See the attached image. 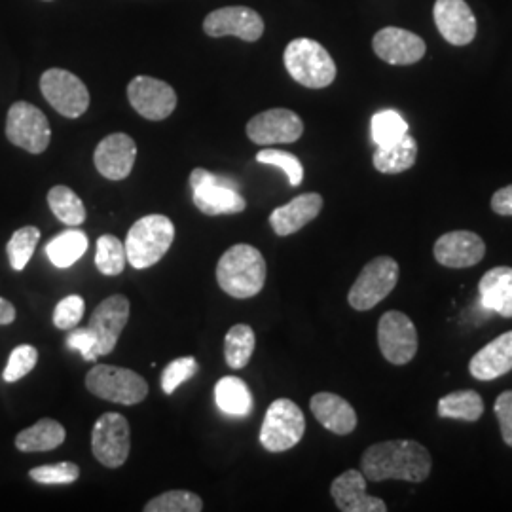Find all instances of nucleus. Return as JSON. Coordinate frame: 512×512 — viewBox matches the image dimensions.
<instances>
[{"label":"nucleus","instance_id":"nucleus-36","mask_svg":"<svg viewBox=\"0 0 512 512\" xmlns=\"http://www.w3.org/2000/svg\"><path fill=\"white\" fill-rule=\"evenodd\" d=\"M203 501L200 495L186 490H171L150 499L145 505V512H200Z\"/></svg>","mask_w":512,"mask_h":512},{"label":"nucleus","instance_id":"nucleus-20","mask_svg":"<svg viewBox=\"0 0 512 512\" xmlns=\"http://www.w3.org/2000/svg\"><path fill=\"white\" fill-rule=\"evenodd\" d=\"M374 54L389 65H414L425 55V42L412 31L385 27L372 38Z\"/></svg>","mask_w":512,"mask_h":512},{"label":"nucleus","instance_id":"nucleus-28","mask_svg":"<svg viewBox=\"0 0 512 512\" xmlns=\"http://www.w3.org/2000/svg\"><path fill=\"white\" fill-rule=\"evenodd\" d=\"M215 401L226 416L245 418L253 412V393L236 376H224L215 385Z\"/></svg>","mask_w":512,"mask_h":512},{"label":"nucleus","instance_id":"nucleus-5","mask_svg":"<svg viewBox=\"0 0 512 512\" xmlns=\"http://www.w3.org/2000/svg\"><path fill=\"white\" fill-rule=\"evenodd\" d=\"M190 188L194 205L203 215H236L243 213L247 207L245 198L239 194V184L234 179L215 175L203 167H196L190 173Z\"/></svg>","mask_w":512,"mask_h":512},{"label":"nucleus","instance_id":"nucleus-29","mask_svg":"<svg viewBox=\"0 0 512 512\" xmlns=\"http://www.w3.org/2000/svg\"><path fill=\"white\" fill-rule=\"evenodd\" d=\"M88 251V236L76 228H69L55 236L46 245V255L57 268H69Z\"/></svg>","mask_w":512,"mask_h":512},{"label":"nucleus","instance_id":"nucleus-10","mask_svg":"<svg viewBox=\"0 0 512 512\" xmlns=\"http://www.w3.org/2000/svg\"><path fill=\"white\" fill-rule=\"evenodd\" d=\"M40 92L44 99L65 118H80L90 107L86 84L65 69H48L40 76Z\"/></svg>","mask_w":512,"mask_h":512},{"label":"nucleus","instance_id":"nucleus-34","mask_svg":"<svg viewBox=\"0 0 512 512\" xmlns=\"http://www.w3.org/2000/svg\"><path fill=\"white\" fill-rule=\"evenodd\" d=\"M408 133V124L397 110H382L372 116V139L376 147H391Z\"/></svg>","mask_w":512,"mask_h":512},{"label":"nucleus","instance_id":"nucleus-43","mask_svg":"<svg viewBox=\"0 0 512 512\" xmlns=\"http://www.w3.org/2000/svg\"><path fill=\"white\" fill-rule=\"evenodd\" d=\"M495 416L501 427V437L512 448V391H503L495 401Z\"/></svg>","mask_w":512,"mask_h":512},{"label":"nucleus","instance_id":"nucleus-44","mask_svg":"<svg viewBox=\"0 0 512 512\" xmlns=\"http://www.w3.org/2000/svg\"><path fill=\"white\" fill-rule=\"evenodd\" d=\"M492 209L499 217H512V184L495 192L492 196Z\"/></svg>","mask_w":512,"mask_h":512},{"label":"nucleus","instance_id":"nucleus-11","mask_svg":"<svg viewBox=\"0 0 512 512\" xmlns=\"http://www.w3.org/2000/svg\"><path fill=\"white\" fill-rule=\"evenodd\" d=\"M378 346L391 365H408L420 348L418 330L403 311H387L378 323Z\"/></svg>","mask_w":512,"mask_h":512},{"label":"nucleus","instance_id":"nucleus-39","mask_svg":"<svg viewBox=\"0 0 512 512\" xmlns=\"http://www.w3.org/2000/svg\"><path fill=\"white\" fill-rule=\"evenodd\" d=\"M38 363V351L33 346H18L10 353V359H8V365L2 372V378L6 384H14L19 382L21 378H25L29 372H33V368Z\"/></svg>","mask_w":512,"mask_h":512},{"label":"nucleus","instance_id":"nucleus-19","mask_svg":"<svg viewBox=\"0 0 512 512\" xmlns=\"http://www.w3.org/2000/svg\"><path fill=\"white\" fill-rule=\"evenodd\" d=\"M433 16L442 38L452 46H467L476 37V18L465 0H437Z\"/></svg>","mask_w":512,"mask_h":512},{"label":"nucleus","instance_id":"nucleus-24","mask_svg":"<svg viewBox=\"0 0 512 512\" xmlns=\"http://www.w3.org/2000/svg\"><path fill=\"white\" fill-rule=\"evenodd\" d=\"M311 414L334 435H349L357 427V412L351 404L334 393H317L310 401Z\"/></svg>","mask_w":512,"mask_h":512},{"label":"nucleus","instance_id":"nucleus-42","mask_svg":"<svg viewBox=\"0 0 512 512\" xmlns=\"http://www.w3.org/2000/svg\"><path fill=\"white\" fill-rule=\"evenodd\" d=\"M67 346L69 348L74 349V351H78L86 361H97V336L93 334V330L90 327H86V329H76L74 327L71 332H69V338H67Z\"/></svg>","mask_w":512,"mask_h":512},{"label":"nucleus","instance_id":"nucleus-21","mask_svg":"<svg viewBox=\"0 0 512 512\" xmlns=\"http://www.w3.org/2000/svg\"><path fill=\"white\" fill-rule=\"evenodd\" d=\"M330 495L342 512H385L384 499L366 494V478L361 471L349 469L334 478L330 484Z\"/></svg>","mask_w":512,"mask_h":512},{"label":"nucleus","instance_id":"nucleus-1","mask_svg":"<svg viewBox=\"0 0 512 512\" xmlns=\"http://www.w3.org/2000/svg\"><path fill=\"white\" fill-rule=\"evenodd\" d=\"M433 458L416 440H385L366 448L361 473L366 480H406L420 484L431 475Z\"/></svg>","mask_w":512,"mask_h":512},{"label":"nucleus","instance_id":"nucleus-15","mask_svg":"<svg viewBox=\"0 0 512 512\" xmlns=\"http://www.w3.org/2000/svg\"><path fill=\"white\" fill-rule=\"evenodd\" d=\"M203 31L213 38L238 37L245 42H256L264 35V19L253 8L226 6L205 18Z\"/></svg>","mask_w":512,"mask_h":512},{"label":"nucleus","instance_id":"nucleus-23","mask_svg":"<svg viewBox=\"0 0 512 512\" xmlns=\"http://www.w3.org/2000/svg\"><path fill=\"white\" fill-rule=\"evenodd\" d=\"M512 370V330L497 336L475 353L469 363L471 376L480 382H492Z\"/></svg>","mask_w":512,"mask_h":512},{"label":"nucleus","instance_id":"nucleus-41","mask_svg":"<svg viewBox=\"0 0 512 512\" xmlns=\"http://www.w3.org/2000/svg\"><path fill=\"white\" fill-rule=\"evenodd\" d=\"M86 302L82 296L71 294L63 298L54 311V325L59 330H73L84 317Z\"/></svg>","mask_w":512,"mask_h":512},{"label":"nucleus","instance_id":"nucleus-8","mask_svg":"<svg viewBox=\"0 0 512 512\" xmlns=\"http://www.w3.org/2000/svg\"><path fill=\"white\" fill-rule=\"evenodd\" d=\"M399 281V264L391 256H376L361 270L349 289L348 302L353 310L368 311L385 300Z\"/></svg>","mask_w":512,"mask_h":512},{"label":"nucleus","instance_id":"nucleus-9","mask_svg":"<svg viewBox=\"0 0 512 512\" xmlns=\"http://www.w3.org/2000/svg\"><path fill=\"white\" fill-rule=\"evenodd\" d=\"M6 137L14 147L29 154H42L50 147L52 128L42 110L27 101H18L8 110Z\"/></svg>","mask_w":512,"mask_h":512},{"label":"nucleus","instance_id":"nucleus-2","mask_svg":"<svg viewBox=\"0 0 512 512\" xmlns=\"http://www.w3.org/2000/svg\"><path fill=\"white\" fill-rule=\"evenodd\" d=\"M266 260L262 253L247 243H238L220 256L217 264V283L220 289L234 298H253L264 289Z\"/></svg>","mask_w":512,"mask_h":512},{"label":"nucleus","instance_id":"nucleus-38","mask_svg":"<svg viewBox=\"0 0 512 512\" xmlns=\"http://www.w3.org/2000/svg\"><path fill=\"white\" fill-rule=\"evenodd\" d=\"M29 476L44 486H65L73 484L80 476V467L71 461H61L55 465H42L29 471Z\"/></svg>","mask_w":512,"mask_h":512},{"label":"nucleus","instance_id":"nucleus-4","mask_svg":"<svg viewBox=\"0 0 512 512\" xmlns=\"http://www.w3.org/2000/svg\"><path fill=\"white\" fill-rule=\"evenodd\" d=\"M283 61L294 82L310 90H323L336 78V63L329 52L311 38H296L289 42Z\"/></svg>","mask_w":512,"mask_h":512},{"label":"nucleus","instance_id":"nucleus-14","mask_svg":"<svg viewBox=\"0 0 512 512\" xmlns=\"http://www.w3.org/2000/svg\"><path fill=\"white\" fill-rule=\"evenodd\" d=\"M128 99L133 109L152 122L169 118L177 107L175 90L164 80L152 76H135L129 82Z\"/></svg>","mask_w":512,"mask_h":512},{"label":"nucleus","instance_id":"nucleus-6","mask_svg":"<svg viewBox=\"0 0 512 512\" xmlns=\"http://www.w3.org/2000/svg\"><path fill=\"white\" fill-rule=\"evenodd\" d=\"M86 387L103 401L126 406L143 403L148 395L147 380L122 366H93L86 376Z\"/></svg>","mask_w":512,"mask_h":512},{"label":"nucleus","instance_id":"nucleus-25","mask_svg":"<svg viewBox=\"0 0 512 512\" xmlns=\"http://www.w3.org/2000/svg\"><path fill=\"white\" fill-rule=\"evenodd\" d=\"M480 300L484 308L499 313L505 319L512 317V268L497 266L482 275L478 281Z\"/></svg>","mask_w":512,"mask_h":512},{"label":"nucleus","instance_id":"nucleus-40","mask_svg":"<svg viewBox=\"0 0 512 512\" xmlns=\"http://www.w3.org/2000/svg\"><path fill=\"white\" fill-rule=\"evenodd\" d=\"M198 368L200 366L194 357H181V359L171 361L169 365L165 366L164 372H162V382H160L165 395H173L184 382L194 378Z\"/></svg>","mask_w":512,"mask_h":512},{"label":"nucleus","instance_id":"nucleus-3","mask_svg":"<svg viewBox=\"0 0 512 512\" xmlns=\"http://www.w3.org/2000/svg\"><path fill=\"white\" fill-rule=\"evenodd\" d=\"M175 239V224L165 215H147L129 228L126 255L135 270L158 264Z\"/></svg>","mask_w":512,"mask_h":512},{"label":"nucleus","instance_id":"nucleus-18","mask_svg":"<svg viewBox=\"0 0 512 512\" xmlns=\"http://www.w3.org/2000/svg\"><path fill=\"white\" fill-rule=\"evenodd\" d=\"M433 255L437 262L446 268H471L486 255V243L475 232L454 230L437 239Z\"/></svg>","mask_w":512,"mask_h":512},{"label":"nucleus","instance_id":"nucleus-37","mask_svg":"<svg viewBox=\"0 0 512 512\" xmlns=\"http://www.w3.org/2000/svg\"><path fill=\"white\" fill-rule=\"evenodd\" d=\"M256 162L258 164L274 165L279 167L291 186H300L304 181V167L302 162L291 154V152H283V150H275V148H264L256 154Z\"/></svg>","mask_w":512,"mask_h":512},{"label":"nucleus","instance_id":"nucleus-27","mask_svg":"<svg viewBox=\"0 0 512 512\" xmlns=\"http://www.w3.org/2000/svg\"><path fill=\"white\" fill-rule=\"evenodd\" d=\"M65 427L59 421L44 418L23 429L16 437V448L19 452H50L65 442Z\"/></svg>","mask_w":512,"mask_h":512},{"label":"nucleus","instance_id":"nucleus-17","mask_svg":"<svg viewBox=\"0 0 512 512\" xmlns=\"http://www.w3.org/2000/svg\"><path fill=\"white\" fill-rule=\"evenodd\" d=\"M137 158V145L126 133L107 135L93 154V164L97 171L109 181L128 179Z\"/></svg>","mask_w":512,"mask_h":512},{"label":"nucleus","instance_id":"nucleus-13","mask_svg":"<svg viewBox=\"0 0 512 512\" xmlns=\"http://www.w3.org/2000/svg\"><path fill=\"white\" fill-rule=\"evenodd\" d=\"M304 133L302 118L289 109H270L256 114L247 124V137L260 147L296 143Z\"/></svg>","mask_w":512,"mask_h":512},{"label":"nucleus","instance_id":"nucleus-22","mask_svg":"<svg viewBox=\"0 0 512 512\" xmlns=\"http://www.w3.org/2000/svg\"><path fill=\"white\" fill-rule=\"evenodd\" d=\"M323 209V196L308 192L302 196H296L294 200L277 207L270 215V226L274 228L275 234L285 238L294 232L302 230L311 220L317 219Z\"/></svg>","mask_w":512,"mask_h":512},{"label":"nucleus","instance_id":"nucleus-31","mask_svg":"<svg viewBox=\"0 0 512 512\" xmlns=\"http://www.w3.org/2000/svg\"><path fill=\"white\" fill-rule=\"evenodd\" d=\"M48 205L57 220L67 224L69 228H76L86 220V207L84 202L76 196V192L69 186L57 184L48 192Z\"/></svg>","mask_w":512,"mask_h":512},{"label":"nucleus","instance_id":"nucleus-33","mask_svg":"<svg viewBox=\"0 0 512 512\" xmlns=\"http://www.w3.org/2000/svg\"><path fill=\"white\" fill-rule=\"evenodd\" d=\"M128 264L126 245L114 236L105 234L97 239V253H95V266L103 275H120Z\"/></svg>","mask_w":512,"mask_h":512},{"label":"nucleus","instance_id":"nucleus-35","mask_svg":"<svg viewBox=\"0 0 512 512\" xmlns=\"http://www.w3.org/2000/svg\"><path fill=\"white\" fill-rule=\"evenodd\" d=\"M38 239H40V230L35 226H23L14 232V236L8 241L6 245V253H8V260L10 266L21 272L27 268L31 256L37 249Z\"/></svg>","mask_w":512,"mask_h":512},{"label":"nucleus","instance_id":"nucleus-32","mask_svg":"<svg viewBox=\"0 0 512 512\" xmlns=\"http://www.w3.org/2000/svg\"><path fill=\"white\" fill-rule=\"evenodd\" d=\"M255 330L249 325H234L224 340V359L230 368L241 370L249 365L255 353Z\"/></svg>","mask_w":512,"mask_h":512},{"label":"nucleus","instance_id":"nucleus-46","mask_svg":"<svg viewBox=\"0 0 512 512\" xmlns=\"http://www.w3.org/2000/svg\"><path fill=\"white\" fill-rule=\"evenodd\" d=\"M44 2H52V0H44Z\"/></svg>","mask_w":512,"mask_h":512},{"label":"nucleus","instance_id":"nucleus-7","mask_svg":"<svg viewBox=\"0 0 512 512\" xmlns=\"http://www.w3.org/2000/svg\"><path fill=\"white\" fill-rule=\"evenodd\" d=\"M304 433L306 418L300 406L291 399H277L266 410L260 429V444L272 454H281L294 448Z\"/></svg>","mask_w":512,"mask_h":512},{"label":"nucleus","instance_id":"nucleus-30","mask_svg":"<svg viewBox=\"0 0 512 512\" xmlns=\"http://www.w3.org/2000/svg\"><path fill=\"white\" fill-rule=\"evenodd\" d=\"M484 414L482 397L473 389H461L448 393L439 401L440 418L450 420L478 421Z\"/></svg>","mask_w":512,"mask_h":512},{"label":"nucleus","instance_id":"nucleus-12","mask_svg":"<svg viewBox=\"0 0 512 512\" xmlns=\"http://www.w3.org/2000/svg\"><path fill=\"white\" fill-rule=\"evenodd\" d=\"M131 450L129 423L122 414L107 412L95 421L92 431V452L95 459L109 467L118 469L126 463Z\"/></svg>","mask_w":512,"mask_h":512},{"label":"nucleus","instance_id":"nucleus-26","mask_svg":"<svg viewBox=\"0 0 512 512\" xmlns=\"http://www.w3.org/2000/svg\"><path fill=\"white\" fill-rule=\"evenodd\" d=\"M418 160V143L412 135H404L403 139L391 147H376L372 156V164L376 171L384 175H399L412 169Z\"/></svg>","mask_w":512,"mask_h":512},{"label":"nucleus","instance_id":"nucleus-16","mask_svg":"<svg viewBox=\"0 0 512 512\" xmlns=\"http://www.w3.org/2000/svg\"><path fill=\"white\" fill-rule=\"evenodd\" d=\"M131 306L129 300L122 294H114L105 298L90 317V329L97 336V355H109L116 348L122 330L126 329L129 321Z\"/></svg>","mask_w":512,"mask_h":512},{"label":"nucleus","instance_id":"nucleus-45","mask_svg":"<svg viewBox=\"0 0 512 512\" xmlns=\"http://www.w3.org/2000/svg\"><path fill=\"white\" fill-rule=\"evenodd\" d=\"M16 321V308L6 298H0V325H10Z\"/></svg>","mask_w":512,"mask_h":512}]
</instances>
